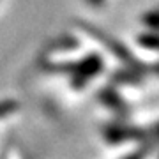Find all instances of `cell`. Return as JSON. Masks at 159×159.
<instances>
[]
</instances>
